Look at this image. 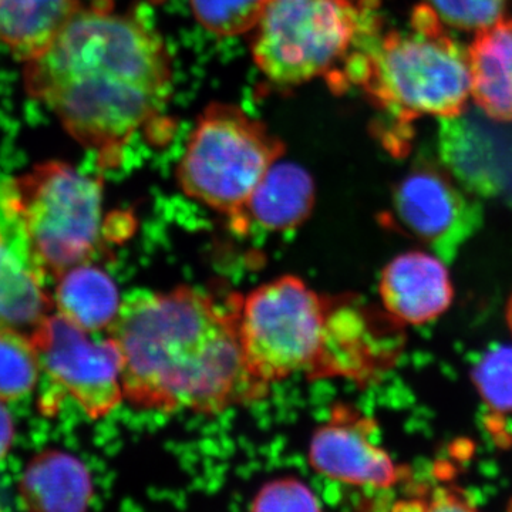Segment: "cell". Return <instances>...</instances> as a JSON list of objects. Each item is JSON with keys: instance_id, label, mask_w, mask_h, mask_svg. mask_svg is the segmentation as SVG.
I'll list each match as a JSON object with an SVG mask.
<instances>
[{"instance_id": "6da1fadb", "label": "cell", "mask_w": 512, "mask_h": 512, "mask_svg": "<svg viewBox=\"0 0 512 512\" xmlns=\"http://www.w3.org/2000/svg\"><path fill=\"white\" fill-rule=\"evenodd\" d=\"M22 64L26 94L103 168L119 164L124 147L171 96L173 67L161 36L104 5H83Z\"/></svg>"}, {"instance_id": "7a4b0ae2", "label": "cell", "mask_w": 512, "mask_h": 512, "mask_svg": "<svg viewBox=\"0 0 512 512\" xmlns=\"http://www.w3.org/2000/svg\"><path fill=\"white\" fill-rule=\"evenodd\" d=\"M238 301L188 285L127 293L107 330L119 352L124 399L141 410L205 416L262 399L269 387L245 365Z\"/></svg>"}, {"instance_id": "3957f363", "label": "cell", "mask_w": 512, "mask_h": 512, "mask_svg": "<svg viewBox=\"0 0 512 512\" xmlns=\"http://www.w3.org/2000/svg\"><path fill=\"white\" fill-rule=\"evenodd\" d=\"M446 28L429 3H421L410 15L409 29L392 30L367 50L357 86L406 141L414 121L454 119L467 109V49Z\"/></svg>"}, {"instance_id": "277c9868", "label": "cell", "mask_w": 512, "mask_h": 512, "mask_svg": "<svg viewBox=\"0 0 512 512\" xmlns=\"http://www.w3.org/2000/svg\"><path fill=\"white\" fill-rule=\"evenodd\" d=\"M379 0H266L252 36L259 72L281 87L325 77L343 89L355 57L380 37Z\"/></svg>"}, {"instance_id": "5b68a950", "label": "cell", "mask_w": 512, "mask_h": 512, "mask_svg": "<svg viewBox=\"0 0 512 512\" xmlns=\"http://www.w3.org/2000/svg\"><path fill=\"white\" fill-rule=\"evenodd\" d=\"M12 202L42 281L89 262L103 235V184L59 160L9 178Z\"/></svg>"}, {"instance_id": "8992f818", "label": "cell", "mask_w": 512, "mask_h": 512, "mask_svg": "<svg viewBox=\"0 0 512 512\" xmlns=\"http://www.w3.org/2000/svg\"><path fill=\"white\" fill-rule=\"evenodd\" d=\"M285 153L281 138L241 107L211 103L192 130L177 183L192 200L244 228L245 205L266 171Z\"/></svg>"}, {"instance_id": "52a82bcc", "label": "cell", "mask_w": 512, "mask_h": 512, "mask_svg": "<svg viewBox=\"0 0 512 512\" xmlns=\"http://www.w3.org/2000/svg\"><path fill=\"white\" fill-rule=\"evenodd\" d=\"M332 298L284 275L239 295L238 333L249 375L271 387L296 373L318 375Z\"/></svg>"}, {"instance_id": "ba28073f", "label": "cell", "mask_w": 512, "mask_h": 512, "mask_svg": "<svg viewBox=\"0 0 512 512\" xmlns=\"http://www.w3.org/2000/svg\"><path fill=\"white\" fill-rule=\"evenodd\" d=\"M59 312L30 333L40 367L80 404L90 419L109 416L124 400L120 357L109 336L90 338Z\"/></svg>"}, {"instance_id": "9c48e42d", "label": "cell", "mask_w": 512, "mask_h": 512, "mask_svg": "<svg viewBox=\"0 0 512 512\" xmlns=\"http://www.w3.org/2000/svg\"><path fill=\"white\" fill-rule=\"evenodd\" d=\"M393 211L400 227L441 258L453 255L481 220L476 202L446 171L430 163L417 165L396 185Z\"/></svg>"}, {"instance_id": "30bf717a", "label": "cell", "mask_w": 512, "mask_h": 512, "mask_svg": "<svg viewBox=\"0 0 512 512\" xmlns=\"http://www.w3.org/2000/svg\"><path fill=\"white\" fill-rule=\"evenodd\" d=\"M373 424L346 406L335 407L328 423L313 433L309 463L320 476L350 485L392 487L400 473L389 454L370 440Z\"/></svg>"}, {"instance_id": "8fae6325", "label": "cell", "mask_w": 512, "mask_h": 512, "mask_svg": "<svg viewBox=\"0 0 512 512\" xmlns=\"http://www.w3.org/2000/svg\"><path fill=\"white\" fill-rule=\"evenodd\" d=\"M50 303L30 259L9 178L0 177V326L33 330Z\"/></svg>"}, {"instance_id": "7c38bea8", "label": "cell", "mask_w": 512, "mask_h": 512, "mask_svg": "<svg viewBox=\"0 0 512 512\" xmlns=\"http://www.w3.org/2000/svg\"><path fill=\"white\" fill-rule=\"evenodd\" d=\"M379 292L390 316L409 325L439 318L454 298L446 265L426 252H406L392 259L380 276Z\"/></svg>"}, {"instance_id": "4fadbf2b", "label": "cell", "mask_w": 512, "mask_h": 512, "mask_svg": "<svg viewBox=\"0 0 512 512\" xmlns=\"http://www.w3.org/2000/svg\"><path fill=\"white\" fill-rule=\"evenodd\" d=\"M312 175L295 163L276 161L245 205L244 228L255 222L265 231L286 232L301 227L315 207Z\"/></svg>"}, {"instance_id": "5bb4252c", "label": "cell", "mask_w": 512, "mask_h": 512, "mask_svg": "<svg viewBox=\"0 0 512 512\" xmlns=\"http://www.w3.org/2000/svg\"><path fill=\"white\" fill-rule=\"evenodd\" d=\"M93 498L92 476L79 458L62 451L39 454L19 483L20 507L30 511L87 510Z\"/></svg>"}, {"instance_id": "9a60e30c", "label": "cell", "mask_w": 512, "mask_h": 512, "mask_svg": "<svg viewBox=\"0 0 512 512\" xmlns=\"http://www.w3.org/2000/svg\"><path fill=\"white\" fill-rule=\"evenodd\" d=\"M467 55L471 97L490 119L512 123V19L477 32Z\"/></svg>"}, {"instance_id": "2e32d148", "label": "cell", "mask_w": 512, "mask_h": 512, "mask_svg": "<svg viewBox=\"0 0 512 512\" xmlns=\"http://www.w3.org/2000/svg\"><path fill=\"white\" fill-rule=\"evenodd\" d=\"M56 281L55 303L60 315L89 333L109 330L123 299L106 271L83 262Z\"/></svg>"}, {"instance_id": "e0dca14e", "label": "cell", "mask_w": 512, "mask_h": 512, "mask_svg": "<svg viewBox=\"0 0 512 512\" xmlns=\"http://www.w3.org/2000/svg\"><path fill=\"white\" fill-rule=\"evenodd\" d=\"M83 5L82 0H0V46L25 62Z\"/></svg>"}, {"instance_id": "ac0fdd59", "label": "cell", "mask_w": 512, "mask_h": 512, "mask_svg": "<svg viewBox=\"0 0 512 512\" xmlns=\"http://www.w3.org/2000/svg\"><path fill=\"white\" fill-rule=\"evenodd\" d=\"M40 360L28 333L0 326V400L28 396L39 377Z\"/></svg>"}, {"instance_id": "d6986e66", "label": "cell", "mask_w": 512, "mask_h": 512, "mask_svg": "<svg viewBox=\"0 0 512 512\" xmlns=\"http://www.w3.org/2000/svg\"><path fill=\"white\" fill-rule=\"evenodd\" d=\"M266 0H190L195 20L212 35H247L261 18Z\"/></svg>"}, {"instance_id": "ffe728a7", "label": "cell", "mask_w": 512, "mask_h": 512, "mask_svg": "<svg viewBox=\"0 0 512 512\" xmlns=\"http://www.w3.org/2000/svg\"><path fill=\"white\" fill-rule=\"evenodd\" d=\"M471 377L491 410L512 413V346H497L485 353Z\"/></svg>"}, {"instance_id": "44dd1931", "label": "cell", "mask_w": 512, "mask_h": 512, "mask_svg": "<svg viewBox=\"0 0 512 512\" xmlns=\"http://www.w3.org/2000/svg\"><path fill=\"white\" fill-rule=\"evenodd\" d=\"M441 22L464 32H480L504 19L508 0H429Z\"/></svg>"}, {"instance_id": "7402d4cb", "label": "cell", "mask_w": 512, "mask_h": 512, "mask_svg": "<svg viewBox=\"0 0 512 512\" xmlns=\"http://www.w3.org/2000/svg\"><path fill=\"white\" fill-rule=\"evenodd\" d=\"M252 511H319L318 495L299 478L286 477L269 481L256 493Z\"/></svg>"}, {"instance_id": "603a6c76", "label": "cell", "mask_w": 512, "mask_h": 512, "mask_svg": "<svg viewBox=\"0 0 512 512\" xmlns=\"http://www.w3.org/2000/svg\"><path fill=\"white\" fill-rule=\"evenodd\" d=\"M13 436H15V429H13L12 416L0 400V460L8 454L9 448L12 447Z\"/></svg>"}, {"instance_id": "cb8c5ba5", "label": "cell", "mask_w": 512, "mask_h": 512, "mask_svg": "<svg viewBox=\"0 0 512 512\" xmlns=\"http://www.w3.org/2000/svg\"><path fill=\"white\" fill-rule=\"evenodd\" d=\"M505 318H507V325L512 333V295L510 296V299H508L507 311H505Z\"/></svg>"}]
</instances>
